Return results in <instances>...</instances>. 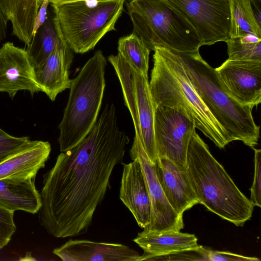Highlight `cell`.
I'll list each match as a JSON object with an SVG mask.
<instances>
[{
	"mask_svg": "<svg viewBox=\"0 0 261 261\" xmlns=\"http://www.w3.org/2000/svg\"><path fill=\"white\" fill-rule=\"evenodd\" d=\"M53 252L64 261H139L140 256L125 245L86 240H69Z\"/></svg>",
	"mask_w": 261,
	"mask_h": 261,
	"instance_id": "14",
	"label": "cell"
},
{
	"mask_svg": "<svg viewBox=\"0 0 261 261\" xmlns=\"http://www.w3.org/2000/svg\"><path fill=\"white\" fill-rule=\"evenodd\" d=\"M83 1V0H48L49 4L50 5H58L62 3L70 2H74V1Z\"/></svg>",
	"mask_w": 261,
	"mask_h": 261,
	"instance_id": "34",
	"label": "cell"
},
{
	"mask_svg": "<svg viewBox=\"0 0 261 261\" xmlns=\"http://www.w3.org/2000/svg\"><path fill=\"white\" fill-rule=\"evenodd\" d=\"M203 247L196 250H182L165 254L152 256L146 260H205L202 255Z\"/></svg>",
	"mask_w": 261,
	"mask_h": 261,
	"instance_id": "30",
	"label": "cell"
},
{
	"mask_svg": "<svg viewBox=\"0 0 261 261\" xmlns=\"http://www.w3.org/2000/svg\"><path fill=\"white\" fill-rule=\"evenodd\" d=\"M119 198L129 210L138 225L145 228L151 218V203L140 163L123 164Z\"/></svg>",
	"mask_w": 261,
	"mask_h": 261,
	"instance_id": "16",
	"label": "cell"
},
{
	"mask_svg": "<svg viewBox=\"0 0 261 261\" xmlns=\"http://www.w3.org/2000/svg\"><path fill=\"white\" fill-rule=\"evenodd\" d=\"M196 128L194 121L183 110L166 106L154 107V133L158 157L167 158L186 169L187 150Z\"/></svg>",
	"mask_w": 261,
	"mask_h": 261,
	"instance_id": "8",
	"label": "cell"
},
{
	"mask_svg": "<svg viewBox=\"0 0 261 261\" xmlns=\"http://www.w3.org/2000/svg\"><path fill=\"white\" fill-rule=\"evenodd\" d=\"M177 53L202 101L232 141L254 147L259 138V126L254 122L253 108L240 103L224 90L215 68L202 59L199 51Z\"/></svg>",
	"mask_w": 261,
	"mask_h": 261,
	"instance_id": "4",
	"label": "cell"
},
{
	"mask_svg": "<svg viewBox=\"0 0 261 261\" xmlns=\"http://www.w3.org/2000/svg\"><path fill=\"white\" fill-rule=\"evenodd\" d=\"M39 6H40L44 0H38Z\"/></svg>",
	"mask_w": 261,
	"mask_h": 261,
	"instance_id": "35",
	"label": "cell"
},
{
	"mask_svg": "<svg viewBox=\"0 0 261 261\" xmlns=\"http://www.w3.org/2000/svg\"><path fill=\"white\" fill-rule=\"evenodd\" d=\"M59 40L53 21L46 18L43 24L38 43H31L27 49L35 69L45 61L55 48Z\"/></svg>",
	"mask_w": 261,
	"mask_h": 261,
	"instance_id": "25",
	"label": "cell"
},
{
	"mask_svg": "<svg viewBox=\"0 0 261 261\" xmlns=\"http://www.w3.org/2000/svg\"><path fill=\"white\" fill-rule=\"evenodd\" d=\"M155 173L173 210L180 216L199 203L186 169H182L164 157H158L154 164Z\"/></svg>",
	"mask_w": 261,
	"mask_h": 261,
	"instance_id": "13",
	"label": "cell"
},
{
	"mask_svg": "<svg viewBox=\"0 0 261 261\" xmlns=\"http://www.w3.org/2000/svg\"><path fill=\"white\" fill-rule=\"evenodd\" d=\"M58 36L60 40L53 51L41 66L35 69L40 91L53 101L59 93L69 89L71 83L69 70L73 59L72 50Z\"/></svg>",
	"mask_w": 261,
	"mask_h": 261,
	"instance_id": "15",
	"label": "cell"
},
{
	"mask_svg": "<svg viewBox=\"0 0 261 261\" xmlns=\"http://www.w3.org/2000/svg\"><path fill=\"white\" fill-rule=\"evenodd\" d=\"M108 60L113 66L120 81L125 105L130 112L134 122L135 137L140 140L135 88V70L119 53L117 55L109 56Z\"/></svg>",
	"mask_w": 261,
	"mask_h": 261,
	"instance_id": "23",
	"label": "cell"
},
{
	"mask_svg": "<svg viewBox=\"0 0 261 261\" xmlns=\"http://www.w3.org/2000/svg\"><path fill=\"white\" fill-rule=\"evenodd\" d=\"M136 99L140 142L150 162L154 164L158 154L154 139V107L149 88L148 75L134 71Z\"/></svg>",
	"mask_w": 261,
	"mask_h": 261,
	"instance_id": "19",
	"label": "cell"
},
{
	"mask_svg": "<svg viewBox=\"0 0 261 261\" xmlns=\"http://www.w3.org/2000/svg\"><path fill=\"white\" fill-rule=\"evenodd\" d=\"M8 22V20L3 13L0 5V41L6 37Z\"/></svg>",
	"mask_w": 261,
	"mask_h": 261,
	"instance_id": "33",
	"label": "cell"
},
{
	"mask_svg": "<svg viewBox=\"0 0 261 261\" xmlns=\"http://www.w3.org/2000/svg\"><path fill=\"white\" fill-rule=\"evenodd\" d=\"M50 151L49 142L31 140L0 161V179H35L39 170L45 167Z\"/></svg>",
	"mask_w": 261,
	"mask_h": 261,
	"instance_id": "17",
	"label": "cell"
},
{
	"mask_svg": "<svg viewBox=\"0 0 261 261\" xmlns=\"http://www.w3.org/2000/svg\"><path fill=\"white\" fill-rule=\"evenodd\" d=\"M254 151V173L250 189V201L252 204L261 206V150L252 148Z\"/></svg>",
	"mask_w": 261,
	"mask_h": 261,
	"instance_id": "29",
	"label": "cell"
},
{
	"mask_svg": "<svg viewBox=\"0 0 261 261\" xmlns=\"http://www.w3.org/2000/svg\"><path fill=\"white\" fill-rule=\"evenodd\" d=\"M230 14L229 38L248 34L261 38V25L253 12L251 0H229Z\"/></svg>",
	"mask_w": 261,
	"mask_h": 261,
	"instance_id": "22",
	"label": "cell"
},
{
	"mask_svg": "<svg viewBox=\"0 0 261 261\" xmlns=\"http://www.w3.org/2000/svg\"><path fill=\"white\" fill-rule=\"evenodd\" d=\"M106 65L102 52L97 50L71 80L68 102L58 126L61 152L79 144L97 121L106 86Z\"/></svg>",
	"mask_w": 261,
	"mask_h": 261,
	"instance_id": "5",
	"label": "cell"
},
{
	"mask_svg": "<svg viewBox=\"0 0 261 261\" xmlns=\"http://www.w3.org/2000/svg\"><path fill=\"white\" fill-rule=\"evenodd\" d=\"M224 90L240 103L252 108L261 102V61L226 60L215 68Z\"/></svg>",
	"mask_w": 261,
	"mask_h": 261,
	"instance_id": "11",
	"label": "cell"
},
{
	"mask_svg": "<svg viewBox=\"0 0 261 261\" xmlns=\"http://www.w3.org/2000/svg\"><path fill=\"white\" fill-rule=\"evenodd\" d=\"M194 234L175 231H151L143 230L139 232L135 242L144 251L139 261L146 260L152 256L165 254L176 251L196 250L200 245Z\"/></svg>",
	"mask_w": 261,
	"mask_h": 261,
	"instance_id": "18",
	"label": "cell"
},
{
	"mask_svg": "<svg viewBox=\"0 0 261 261\" xmlns=\"http://www.w3.org/2000/svg\"><path fill=\"white\" fill-rule=\"evenodd\" d=\"M34 180L0 179V206L13 212L21 210L32 214L38 213L41 206V198Z\"/></svg>",
	"mask_w": 261,
	"mask_h": 261,
	"instance_id": "20",
	"label": "cell"
},
{
	"mask_svg": "<svg viewBox=\"0 0 261 261\" xmlns=\"http://www.w3.org/2000/svg\"><path fill=\"white\" fill-rule=\"evenodd\" d=\"M2 2H3V0H0V5H1V6L2 5ZM2 8V7H1Z\"/></svg>",
	"mask_w": 261,
	"mask_h": 261,
	"instance_id": "36",
	"label": "cell"
},
{
	"mask_svg": "<svg viewBox=\"0 0 261 261\" xmlns=\"http://www.w3.org/2000/svg\"><path fill=\"white\" fill-rule=\"evenodd\" d=\"M186 170L199 203L237 226L250 219L254 206L196 132L188 146Z\"/></svg>",
	"mask_w": 261,
	"mask_h": 261,
	"instance_id": "3",
	"label": "cell"
},
{
	"mask_svg": "<svg viewBox=\"0 0 261 261\" xmlns=\"http://www.w3.org/2000/svg\"><path fill=\"white\" fill-rule=\"evenodd\" d=\"M118 53L137 72L148 75L150 50L135 33L119 38Z\"/></svg>",
	"mask_w": 261,
	"mask_h": 261,
	"instance_id": "24",
	"label": "cell"
},
{
	"mask_svg": "<svg viewBox=\"0 0 261 261\" xmlns=\"http://www.w3.org/2000/svg\"><path fill=\"white\" fill-rule=\"evenodd\" d=\"M14 212L0 206V249L9 243L16 231Z\"/></svg>",
	"mask_w": 261,
	"mask_h": 261,
	"instance_id": "28",
	"label": "cell"
},
{
	"mask_svg": "<svg viewBox=\"0 0 261 261\" xmlns=\"http://www.w3.org/2000/svg\"><path fill=\"white\" fill-rule=\"evenodd\" d=\"M48 5V0H44L35 18L32 32L33 41L35 39L38 29L43 25L46 19L47 9Z\"/></svg>",
	"mask_w": 261,
	"mask_h": 261,
	"instance_id": "32",
	"label": "cell"
},
{
	"mask_svg": "<svg viewBox=\"0 0 261 261\" xmlns=\"http://www.w3.org/2000/svg\"><path fill=\"white\" fill-rule=\"evenodd\" d=\"M127 8L133 32L150 50L162 46L178 52H194L202 46L192 25L162 0H130Z\"/></svg>",
	"mask_w": 261,
	"mask_h": 261,
	"instance_id": "7",
	"label": "cell"
},
{
	"mask_svg": "<svg viewBox=\"0 0 261 261\" xmlns=\"http://www.w3.org/2000/svg\"><path fill=\"white\" fill-rule=\"evenodd\" d=\"M31 141L29 137H14L0 128V161Z\"/></svg>",
	"mask_w": 261,
	"mask_h": 261,
	"instance_id": "27",
	"label": "cell"
},
{
	"mask_svg": "<svg viewBox=\"0 0 261 261\" xmlns=\"http://www.w3.org/2000/svg\"><path fill=\"white\" fill-rule=\"evenodd\" d=\"M125 0H83L51 5L57 34L69 48L84 54L94 48L108 32L115 30Z\"/></svg>",
	"mask_w": 261,
	"mask_h": 261,
	"instance_id": "6",
	"label": "cell"
},
{
	"mask_svg": "<svg viewBox=\"0 0 261 261\" xmlns=\"http://www.w3.org/2000/svg\"><path fill=\"white\" fill-rule=\"evenodd\" d=\"M178 12L194 28L202 45L229 39V0H162Z\"/></svg>",
	"mask_w": 261,
	"mask_h": 261,
	"instance_id": "9",
	"label": "cell"
},
{
	"mask_svg": "<svg viewBox=\"0 0 261 261\" xmlns=\"http://www.w3.org/2000/svg\"><path fill=\"white\" fill-rule=\"evenodd\" d=\"M40 7L38 0H3L2 3L13 34L28 46L33 40V24Z\"/></svg>",
	"mask_w": 261,
	"mask_h": 261,
	"instance_id": "21",
	"label": "cell"
},
{
	"mask_svg": "<svg viewBox=\"0 0 261 261\" xmlns=\"http://www.w3.org/2000/svg\"><path fill=\"white\" fill-rule=\"evenodd\" d=\"M20 90L41 91L27 50L8 42L0 48V92L12 99Z\"/></svg>",
	"mask_w": 261,
	"mask_h": 261,
	"instance_id": "12",
	"label": "cell"
},
{
	"mask_svg": "<svg viewBox=\"0 0 261 261\" xmlns=\"http://www.w3.org/2000/svg\"><path fill=\"white\" fill-rule=\"evenodd\" d=\"M203 255L208 261H259L256 257H247L229 252L214 251L204 247Z\"/></svg>",
	"mask_w": 261,
	"mask_h": 261,
	"instance_id": "31",
	"label": "cell"
},
{
	"mask_svg": "<svg viewBox=\"0 0 261 261\" xmlns=\"http://www.w3.org/2000/svg\"><path fill=\"white\" fill-rule=\"evenodd\" d=\"M149 88L154 107L181 109L194 121L196 128L219 148L231 139L211 114L188 77L176 51L162 46L153 50Z\"/></svg>",
	"mask_w": 261,
	"mask_h": 261,
	"instance_id": "2",
	"label": "cell"
},
{
	"mask_svg": "<svg viewBox=\"0 0 261 261\" xmlns=\"http://www.w3.org/2000/svg\"><path fill=\"white\" fill-rule=\"evenodd\" d=\"M129 139L119 129L116 108L107 103L87 136L62 152L43 175L38 217L57 238L85 233L101 204L114 167L123 164Z\"/></svg>",
	"mask_w": 261,
	"mask_h": 261,
	"instance_id": "1",
	"label": "cell"
},
{
	"mask_svg": "<svg viewBox=\"0 0 261 261\" xmlns=\"http://www.w3.org/2000/svg\"><path fill=\"white\" fill-rule=\"evenodd\" d=\"M226 43L228 59L261 61V38L248 34Z\"/></svg>",
	"mask_w": 261,
	"mask_h": 261,
	"instance_id": "26",
	"label": "cell"
},
{
	"mask_svg": "<svg viewBox=\"0 0 261 261\" xmlns=\"http://www.w3.org/2000/svg\"><path fill=\"white\" fill-rule=\"evenodd\" d=\"M129 154L132 160L140 164L151 203L150 221L144 230L180 231L184 227L183 216L178 215L168 202L158 180L154 164L150 162L139 139L135 136Z\"/></svg>",
	"mask_w": 261,
	"mask_h": 261,
	"instance_id": "10",
	"label": "cell"
}]
</instances>
